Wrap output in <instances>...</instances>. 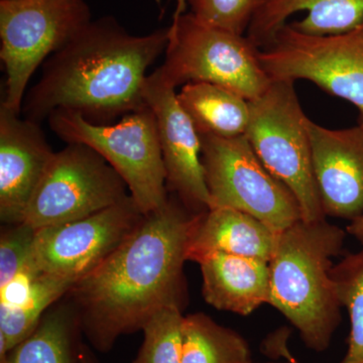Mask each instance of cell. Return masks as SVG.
Masks as SVG:
<instances>
[{
  "label": "cell",
  "mask_w": 363,
  "mask_h": 363,
  "mask_svg": "<svg viewBox=\"0 0 363 363\" xmlns=\"http://www.w3.org/2000/svg\"><path fill=\"white\" fill-rule=\"evenodd\" d=\"M192 218L169 198L143 216L101 266L72 286L81 328L95 350L108 352L121 336L143 330L162 307L182 306Z\"/></svg>",
  "instance_id": "cell-1"
},
{
  "label": "cell",
  "mask_w": 363,
  "mask_h": 363,
  "mask_svg": "<svg viewBox=\"0 0 363 363\" xmlns=\"http://www.w3.org/2000/svg\"><path fill=\"white\" fill-rule=\"evenodd\" d=\"M168 42L169 28L133 35L112 16L91 21L45 60L21 113L40 123L55 111H68L107 124L142 111L149 106L147 70L166 52Z\"/></svg>",
  "instance_id": "cell-2"
},
{
  "label": "cell",
  "mask_w": 363,
  "mask_h": 363,
  "mask_svg": "<svg viewBox=\"0 0 363 363\" xmlns=\"http://www.w3.org/2000/svg\"><path fill=\"white\" fill-rule=\"evenodd\" d=\"M347 231L326 219H301L279 234L269 260V305L300 333L310 350L330 345L341 320V303L332 278L333 259L342 252Z\"/></svg>",
  "instance_id": "cell-3"
},
{
  "label": "cell",
  "mask_w": 363,
  "mask_h": 363,
  "mask_svg": "<svg viewBox=\"0 0 363 363\" xmlns=\"http://www.w3.org/2000/svg\"><path fill=\"white\" fill-rule=\"evenodd\" d=\"M50 128L67 143H82L116 169L143 214L169 200L156 116L149 106L121 117L116 123H91L77 112L55 111Z\"/></svg>",
  "instance_id": "cell-4"
},
{
  "label": "cell",
  "mask_w": 363,
  "mask_h": 363,
  "mask_svg": "<svg viewBox=\"0 0 363 363\" xmlns=\"http://www.w3.org/2000/svg\"><path fill=\"white\" fill-rule=\"evenodd\" d=\"M245 136L264 167L285 184L300 205L302 219H326L320 199L306 116L293 81L272 80L259 97L250 101Z\"/></svg>",
  "instance_id": "cell-5"
},
{
  "label": "cell",
  "mask_w": 363,
  "mask_h": 363,
  "mask_svg": "<svg viewBox=\"0 0 363 363\" xmlns=\"http://www.w3.org/2000/svg\"><path fill=\"white\" fill-rule=\"evenodd\" d=\"M248 37L205 25L184 13L169 26L164 64L156 73L168 84L208 82L233 90L248 101L259 97L272 79Z\"/></svg>",
  "instance_id": "cell-6"
},
{
  "label": "cell",
  "mask_w": 363,
  "mask_h": 363,
  "mask_svg": "<svg viewBox=\"0 0 363 363\" xmlns=\"http://www.w3.org/2000/svg\"><path fill=\"white\" fill-rule=\"evenodd\" d=\"M91 21L85 0H0V58L6 73L1 104L21 113L35 71Z\"/></svg>",
  "instance_id": "cell-7"
},
{
  "label": "cell",
  "mask_w": 363,
  "mask_h": 363,
  "mask_svg": "<svg viewBox=\"0 0 363 363\" xmlns=\"http://www.w3.org/2000/svg\"><path fill=\"white\" fill-rule=\"evenodd\" d=\"M200 136L210 208L245 212L277 233L302 219L295 196L264 167L247 136Z\"/></svg>",
  "instance_id": "cell-8"
},
{
  "label": "cell",
  "mask_w": 363,
  "mask_h": 363,
  "mask_svg": "<svg viewBox=\"0 0 363 363\" xmlns=\"http://www.w3.org/2000/svg\"><path fill=\"white\" fill-rule=\"evenodd\" d=\"M259 60L274 80H308L357 107L363 128V23L351 32L310 35L290 23L260 49Z\"/></svg>",
  "instance_id": "cell-9"
},
{
  "label": "cell",
  "mask_w": 363,
  "mask_h": 363,
  "mask_svg": "<svg viewBox=\"0 0 363 363\" xmlns=\"http://www.w3.org/2000/svg\"><path fill=\"white\" fill-rule=\"evenodd\" d=\"M104 157L82 143L55 152L26 209L23 223L33 228L59 225L102 211L130 194Z\"/></svg>",
  "instance_id": "cell-10"
},
{
  "label": "cell",
  "mask_w": 363,
  "mask_h": 363,
  "mask_svg": "<svg viewBox=\"0 0 363 363\" xmlns=\"http://www.w3.org/2000/svg\"><path fill=\"white\" fill-rule=\"evenodd\" d=\"M145 214L128 196L102 211L38 229L33 264L40 274L75 285L123 245Z\"/></svg>",
  "instance_id": "cell-11"
},
{
  "label": "cell",
  "mask_w": 363,
  "mask_h": 363,
  "mask_svg": "<svg viewBox=\"0 0 363 363\" xmlns=\"http://www.w3.org/2000/svg\"><path fill=\"white\" fill-rule=\"evenodd\" d=\"M175 90L154 72L145 80V101L156 116L167 187L184 206L201 213L211 206L201 136L181 106Z\"/></svg>",
  "instance_id": "cell-12"
},
{
  "label": "cell",
  "mask_w": 363,
  "mask_h": 363,
  "mask_svg": "<svg viewBox=\"0 0 363 363\" xmlns=\"http://www.w3.org/2000/svg\"><path fill=\"white\" fill-rule=\"evenodd\" d=\"M55 152L40 123L0 105V218L21 223Z\"/></svg>",
  "instance_id": "cell-13"
},
{
  "label": "cell",
  "mask_w": 363,
  "mask_h": 363,
  "mask_svg": "<svg viewBox=\"0 0 363 363\" xmlns=\"http://www.w3.org/2000/svg\"><path fill=\"white\" fill-rule=\"evenodd\" d=\"M313 169L327 216L363 214V128L329 130L310 121Z\"/></svg>",
  "instance_id": "cell-14"
},
{
  "label": "cell",
  "mask_w": 363,
  "mask_h": 363,
  "mask_svg": "<svg viewBox=\"0 0 363 363\" xmlns=\"http://www.w3.org/2000/svg\"><path fill=\"white\" fill-rule=\"evenodd\" d=\"M279 234L252 215L233 208H210L193 215L187 260L197 262L212 252L255 257L269 262Z\"/></svg>",
  "instance_id": "cell-15"
},
{
  "label": "cell",
  "mask_w": 363,
  "mask_h": 363,
  "mask_svg": "<svg viewBox=\"0 0 363 363\" xmlns=\"http://www.w3.org/2000/svg\"><path fill=\"white\" fill-rule=\"evenodd\" d=\"M196 262L201 269L203 296L215 309L248 316L269 304L271 271L266 260L212 252Z\"/></svg>",
  "instance_id": "cell-16"
},
{
  "label": "cell",
  "mask_w": 363,
  "mask_h": 363,
  "mask_svg": "<svg viewBox=\"0 0 363 363\" xmlns=\"http://www.w3.org/2000/svg\"><path fill=\"white\" fill-rule=\"evenodd\" d=\"M302 11L307 16L290 25L306 35H340L363 23V0H259L247 37L262 49L291 16Z\"/></svg>",
  "instance_id": "cell-17"
},
{
  "label": "cell",
  "mask_w": 363,
  "mask_h": 363,
  "mask_svg": "<svg viewBox=\"0 0 363 363\" xmlns=\"http://www.w3.org/2000/svg\"><path fill=\"white\" fill-rule=\"evenodd\" d=\"M76 309L60 306L45 312L32 333L0 358V363H86Z\"/></svg>",
  "instance_id": "cell-18"
},
{
  "label": "cell",
  "mask_w": 363,
  "mask_h": 363,
  "mask_svg": "<svg viewBox=\"0 0 363 363\" xmlns=\"http://www.w3.org/2000/svg\"><path fill=\"white\" fill-rule=\"evenodd\" d=\"M184 111L200 135H245L250 123V101L233 90L208 82H189L178 93Z\"/></svg>",
  "instance_id": "cell-19"
},
{
  "label": "cell",
  "mask_w": 363,
  "mask_h": 363,
  "mask_svg": "<svg viewBox=\"0 0 363 363\" xmlns=\"http://www.w3.org/2000/svg\"><path fill=\"white\" fill-rule=\"evenodd\" d=\"M182 363H252V351L240 333L195 313L182 322Z\"/></svg>",
  "instance_id": "cell-20"
},
{
  "label": "cell",
  "mask_w": 363,
  "mask_h": 363,
  "mask_svg": "<svg viewBox=\"0 0 363 363\" xmlns=\"http://www.w3.org/2000/svg\"><path fill=\"white\" fill-rule=\"evenodd\" d=\"M73 286L70 281L40 274L25 302L0 305V358L28 337L49 308Z\"/></svg>",
  "instance_id": "cell-21"
},
{
  "label": "cell",
  "mask_w": 363,
  "mask_h": 363,
  "mask_svg": "<svg viewBox=\"0 0 363 363\" xmlns=\"http://www.w3.org/2000/svg\"><path fill=\"white\" fill-rule=\"evenodd\" d=\"M332 278L350 320L347 352L340 363H363V247L334 264Z\"/></svg>",
  "instance_id": "cell-22"
},
{
  "label": "cell",
  "mask_w": 363,
  "mask_h": 363,
  "mask_svg": "<svg viewBox=\"0 0 363 363\" xmlns=\"http://www.w3.org/2000/svg\"><path fill=\"white\" fill-rule=\"evenodd\" d=\"M182 314L180 305L162 307L155 313L143 331V342L133 363H182Z\"/></svg>",
  "instance_id": "cell-23"
},
{
  "label": "cell",
  "mask_w": 363,
  "mask_h": 363,
  "mask_svg": "<svg viewBox=\"0 0 363 363\" xmlns=\"http://www.w3.org/2000/svg\"><path fill=\"white\" fill-rule=\"evenodd\" d=\"M259 0H186L191 13L205 25L243 35L247 32Z\"/></svg>",
  "instance_id": "cell-24"
},
{
  "label": "cell",
  "mask_w": 363,
  "mask_h": 363,
  "mask_svg": "<svg viewBox=\"0 0 363 363\" xmlns=\"http://www.w3.org/2000/svg\"><path fill=\"white\" fill-rule=\"evenodd\" d=\"M9 225L0 238V290L33 264L37 229L23 222Z\"/></svg>",
  "instance_id": "cell-25"
},
{
  "label": "cell",
  "mask_w": 363,
  "mask_h": 363,
  "mask_svg": "<svg viewBox=\"0 0 363 363\" xmlns=\"http://www.w3.org/2000/svg\"><path fill=\"white\" fill-rule=\"evenodd\" d=\"M348 234L357 238L363 245V214L350 221V225L346 228Z\"/></svg>",
  "instance_id": "cell-26"
},
{
  "label": "cell",
  "mask_w": 363,
  "mask_h": 363,
  "mask_svg": "<svg viewBox=\"0 0 363 363\" xmlns=\"http://www.w3.org/2000/svg\"><path fill=\"white\" fill-rule=\"evenodd\" d=\"M186 7H187L186 0H176V9L175 13H174L173 20H176L182 14L185 13Z\"/></svg>",
  "instance_id": "cell-27"
},
{
  "label": "cell",
  "mask_w": 363,
  "mask_h": 363,
  "mask_svg": "<svg viewBox=\"0 0 363 363\" xmlns=\"http://www.w3.org/2000/svg\"><path fill=\"white\" fill-rule=\"evenodd\" d=\"M86 363H97L94 357H92L89 350L86 351Z\"/></svg>",
  "instance_id": "cell-28"
},
{
  "label": "cell",
  "mask_w": 363,
  "mask_h": 363,
  "mask_svg": "<svg viewBox=\"0 0 363 363\" xmlns=\"http://www.w3.org/2000/svg\"><path fill=\"white\" fill-rule=\"evenodd\" d=\"M255 363V362H252ZM264 363H298L295 359H289L288 362H264Z\"/></svg>",
  "instance_id": "cell-29"
}]
</instances>
